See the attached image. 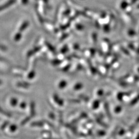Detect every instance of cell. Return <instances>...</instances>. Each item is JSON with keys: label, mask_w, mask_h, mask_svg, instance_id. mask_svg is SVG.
I'll list each match as a JSON object with an SVG mask.
<instances>
[{"label": "cell", "mask_w": 139, "mask_h": 139, "mask_svg": "<svg viewBox=\"0 0 139 139\" xmlns=\"http://www.w3.org/2000/svg\"><path fill=\"white\" fill-rule=\"evenodd\" d=\"M119 7L121 10L125 11V13L126 14H129L132 10V7L130 4L126 1H123L120 2Z\"/></svg>", "instance_id": "1"}, {"label": "cell", "mask_w": 139, "mask_h": 139, "mask_svg": "<svg viewBox=\"0 0 139 139\" xmlns=\"http://www.w3.org/2000/svg\"><path fill=\"white\" fill-rule=\"evenodd\" d=\"M127 36L133 39H136L137 38V32L133 29H129L127 30Z\"/></svg>", "instance_id": "2"}, {"label": "cell", "mask_w": 139, "mask_h": 139, "mask_svg": "<svg viewBox=\"0 0 139 139\" xmlns=\"http://www.w3.org/2000/svg\"><path fill=\"white\" fill-rule=\"evenodd\" d=\"M97 36L96 33H94L92 34L91 39H92L93 42H94V43H96L97 42Z\"/></svg>", "instance_id": "3"}, {"label": "cell", "mask_w": 139, "mask_h": 139, "mask_svg": "<svg viewBox=\"0 0 139 139\" xmlns=\"http://www.w3.org/2000/svg\"><path fill=\"white\" fill-rule=\"evenodd\" d=\"M104 26L105 27H103V31H105L106 32H108L110 31V27L109 25H104Z\"/></svg>", "instance_id": "4"}, {"label": "cell", "mask_w": 139, "mask_h": 139, "mask_svg": "<svg viewBox=\"0 0 139 139\" xmlns=\"http://www.w3.org/2000/svg\"><path fill=\"white\" fill-rule=\"evenodd\" d=\"M12 3H13V0H12L11 1L9 2V3H8L7 4L4 5L3 6V7H2L1 8H0V10H1V9H4V8H6L7 7H8V6H9V5H10V4H11Z\"/></svg>", "instance_id": "5"}, {"label": "cell", "mask_w": 139, "mask_h": 139, "mask_svg": "<svg viewBox=\"0 0 139 139\" xmlns=\"http://www.w3.org/2000/svg\"><path fill=\"white\" fill-rule=\"evenodd\" d=\"M76 28H77V29L78 30H82L83 29V26L82 25H81V24H78V25H76Z\"/></svg>", "instance_id": "6"}, {"label": "cell", "mask_w": 139, "mask_h": 139, "mask_svg": "<svg viewBox=\"0 0 139 139\" xmlns=\"http://www.w3.org/2000/svg\"><path fill=\"white\" fill-rule=\"evenodd\" d=\"M138 33H139V29H138Z\"/></svg>", "instance_id": "7"}]
</instances>
